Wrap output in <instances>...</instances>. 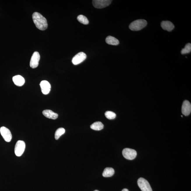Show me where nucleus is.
<instances>
[{
    "mask_svg": "<svg viewBox=\"0 0 191 191\" xmlns=\"http://www.w3.org/2000/svg\"><path fill=\"white\" fill-rule=\"evenodd\" d=\"M32 18L36 27L41 30L44 31L47 29L48 25L45 17L38 12H35L32 15Z\"/></svg>",
    "mask_w": 191,
    "mask_h": 191,
    "instance_id": "nucleus-1",
    "label": "nucleus"
},
{
    "mask_svg": "<svg viewBox=\"0 0 191 191\" xmlns=\"http://www.w3.org/2000/svg\"><path fill=\"white\" fill-rule=\"evenodd\" d=\"M147 22L145 20L139 19L136 20L129 24V29L132 31H139L143 29L147 26Z\"/></svg>",
    "mask_w": 191,
    "mask_h": 191,
    "instance_id": "nucleus-2",
    "label": "nucleus"
},
{
    "mask_svg": "<svg viewBox=\"0 0 191 191\" xmlns=\"http://www.w3.org/2000/svg\"><path fill=\"white\" fill-rule=\"evenodd\" d=\"M25 148L26 144L24 141L21 140L18 141L15 146V154L17 157H21L24 153Z\"/></svg>",
    "mask_w": 191,
    "mask_h": 191,
    "instance_id": "nucleus-3",
    "label": "nucleus"
},
{
    "mask_svg": "<svg viewBox=\"0 0 191 191\" xmlns=\"http://www.w3.org/2000/svg\"><path fill=\"white\" fill-rule=\"evenodd\" d=\"M137 184L142 191H153L148 181L143 178H140L138 180Z\"/></svg>",
    "mask_w": 191,
    "mask_h": 191,
    "instance_id": "nucleus-4",
    "label": "nucleus"
},
{
    "mask_svg": "<svg viewBox=\"0 0 191 191\" xmlns=\"http://www.w3.org/2000/svg\"><path fill=\"white\" fill-rule=\"evenodd\" d=\"M137 152L132 149L125 148L122 151V155L124 157L128 160H133L137 156Z\"/></svg>",
    "mask_w": 191,
    "mask_h": 191,
    "instance_id": "nucleus-5",
    "label": "nucleus"
},
{
    "mask_svg": "<svg viewBox=\"0 0 191 191\" xmlns=\"http://www.w3.org/2000/svg\"><path fill=\"white\" fill-rule=\"evenodd\" d=\"M110 0H94L92 1L93 6L97 9H102L109 6L112 3Z\"/></svg>",
    "mask_w": 191,
    "mask_h": 191,
    "instance_id": "nucleus-6",
    "label": "nucleus"
},
{
    "mask_svg": "<svg viewBox=\"0 0 191 191\" xmlns=\"http://www.w3.org/2000/svg\"><path fill=\"white\" fill-rule=\"evenodd\" d=\"M0 132L6 142H10L12 138V136L9 129L4 127H1L0 128Z\"/></svg>",
    "mask_w": 191,
    "mask_h": 191,
    "instance_id": "nucleus-7",
    "label": "nucleus"
},
{
    "mask_svg": "<svg viewBox=\"0 0 191 191\" xmlns=\"http://www.w3.org/2000/svg\"><path fill=\"white\" fill-rule=\"evenodd\" d=\"M40 59V55L39 53L36 51L31 56L30 66L32 69H35L39 65V61Z\"/></svg>",
    "mask_w": 191,
    "mask_h": 191,
    "instance_id": "nucleus-8",
    "label": "nucleus"
},
{
    "mask_svg": "<svg viewBox=\"0 0 191 191\" xmlns=\"http://www.w3.org/2000/svg\"><path fill=\"white\" fill-rule=\"evenodd\" d=\"M87 57L85 53L80 52L73 57L72 60L73 64L74 65H77L80 64L85 60Z\"/></svg>",
    "mask_w": 191,
    "mask_h": 191,
    "instance_id": "nucleus-9",
    "label": "nucleus"
},
{
    "mask_svg": "<svg viewBox=\"0 0 191 191\" xmlns=\"http://www.w3.org/2000/svg\"><path fill=\"white\" fill-rule=\"evenodd\" d=\"M40 85L41 86V91L43 94H47L50 92L51 86L48 81L46 80L41 81Z\"/></svg>",
    "mask_w": 191,
    "mask_h": 191,
    "instance_id": "nucleus-10",
    "label": "nucleus"
},
{
    "mask_svg": "<svg viewBox=\"0 0 191 191\" xmlns=\"http://www.w3.org/2000/svg\"><path fill=\"white\" fill-rule=\"evenodd\" d=\"M191 111V105L189 101H184L183 104L182 108V114L186 116L190 114Z\"/></svg>",
    "mask_w": 191,
    "mask_h": 191,
    "instance_id": "nucleus-11",
    "label": "nucleus"
},
{
    "mask_svg": "<svg viewBox=\"0 0 191 191\" xmlns=\"http://www.w3.org/2000/svg\"><path fill=\"white\" fill-rule=\"evenodd\" d=\"M161 26L163 29L169 31H171L174 28L173 24L169 21H162Z\"/></svg>",
    "mask_w": 191,
    "mask_h": 191,
    "instance_id": "nucleus-12",
    "label": "nucleus"
},
{
    "mask_svg": "<svg viewBox=\"0 0 191 191\" xmlns=\"http://www.w3.org/2000/svg\"><path fill=\"white\" fill-rule=\"evenodd\" d=\"M13 82L15 85L18 86H21L24 85L25 83V80L24 78L20 75L16 76L13 78Z\"/></svg>",
    "mask_w": 191,
    "mask_h": 191,
    "instance_id": "nucleus-13",
    "label": "nucleus"
},
{
    "mask_svg": "<svg viewBox=\"0 0 191 191\" xmlns=\"http://www.w3.org/2000/svg\"><path fill=\"white\" fill-rule=\"evenodd\" d=\"M43 114L45 117L49 119L55 120L57 119L58 117L57 114L53 112L52 111L48 109L43 111Z\"/></svg>",
    "mask_w": 191,
    "mask_h": 191,
    "instance_id": "nucleus-14",
    "label": "nucleus"
},
{
    "mask_svg": "<svg viewBox=\"0 0 191 191\" xmlns=\"http://www.w3.org/2000/svg\"><path fill=\"white\" fill-rule=\"evenodd\" d=\"M106 41L108 44L113 45H117L119 44L118 40L111 36H108L106 38Z\"/></svg>",
    "mask_w": 191,
    "mask_h": 191,
    "instance_id": "nucleus-15",
    "label": "nucleus"
},
{
    "mask_svg": "<svg viewBox=\"0 0 191 191\" xmlns=\"http://www.w3.org/2000/svg\"><path fill=\"white\" fill-rule=\"evenodd\" d=\"M114 170L111 167L106 168L103 172L102 175L105 177H109L112 176L114 174Z\"/></svg>",
    "mask_w": 191,
    "mask_h": 191,
    "instance_id": "nucleus-16",
    "label": "nucleus"
},
{
    "mask_svg": "<svg viewBox=\"0 0 191 191\" xmlns=\"http://www.w3.org/2000/svg\"><path fill=\"white\" fill-rule=\"evenodd\" d=\"M90 127L91 129L94 130L99 131L104 128V125L101 122H97L91 125Z\"/></svg>",
    "mask_w": 191,
    "mask_h": 191,
    "instance_id": "nucleus-17",
    "label": "nucleus"
},
{
    "mask_svg": "<svg viewBox=\"0 0 191 191\" xmlns=\"http://www.w3.org/2000/svg\"><path fill=\"white\" fill-rule=\"evenodd\" d=\"M65 132V130L63 128H59L56 131L55 135V137L56 140H57L61 136L64 134Z\"/></svg>",
    "mask_w": 191,
    "mask_h": 191,
    "instance_id": "nucleus-18",
    "label": "nucleus"
},
{
    "mask_svg": "<svg viewBox=\"0 0 191 191\" xmlns=\"http://www.w3.org/2000/svg\"><path fill=\"white\" fill-rule=\"evenodd\" d=\"M77 20L80 22L84 24H89V21L87 18L86 16L83 15H79L77 17Z\"/></svg>",
    "mask_w": 191,
    "mask_h": 191,
    "instance_id": "nucleus-19",
    "label": "nucleus"
},
{
    "mask_svg": "<svg viewBox=\"0 0 191 191\" xmlns=\"http://www.w3.org/2000/svg\"><path fill=\"white\" fill-rule=\"evenodd\" d=\"M191 51V44L190 43H188L186 45L185 47L182 49L181 53L183 55L189 54L190 52Z\"/></svg>",
    "mask_w": 191,
    "mask_h": 191,
    "instance_id": "nucleus-20",
    "label": "nucleus"
},
{
    "mask_svg": "<svg viewBox=\"0 0 191 191\" xmlns=\"http://www.w3.org/2000/svg\"><path fill=\"white\" fill-rule=\"evenodd\" d=\"M105 115L107 119L110 120L114 119L116 117V114L111 111H107L105 113Z\"/></svg>",
    "mask_w": 191,
    "mask_h": 191,
    "instance_id": "nucleus-21",
    "label": "nucleus"
},
{
    "mask_svg": "<svg viewBox=\"0 0 191 191\" xmlns=\"http://www.w3.org/2000/svg\"><path fill=\"white\" fill-rule=\"evenodd\" d=\"M122 191H129V190L127 189H123Z\"/></svg>",
    "mask_w": 191,
    "mask_h": 191,
    "instance_id": "nucleus-22",
    "label": "nucleus"
},
{
    "mask_svg": "<svg viewBox=\"0 0 191 191\" xmlns=\"http://www.w3.org/2000/svg\"><path fill=\"white\" fill-rule=\"evenodd\" d=\"M94 191H99L98 190H94Z\"/></svg>",
    "mask_w": 191,
    "mask_h": 191,
    "instance_id": "nucleus-23",
    "label": "nucleus"
}]
</instances>
